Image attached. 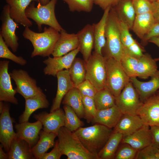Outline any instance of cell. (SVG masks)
Listing matches in <instances>:
<instances>
[{
    "label": "cell",
    "mask_w": 159,
    "mask_h": 159,
    "mask_svg": "<svg viewBox=\"0 0 159 159\" xmlns=\"http://www.w3.org/2000/svg\"><path fill=\"white\" fill-rule=\"evenodd\" d=\"M113 131L112 128L96 123L89 127H80L73 132L89 152L97 156Z\"/></svg>",
    "instance_id": "obj_1"
},
{
    "label": "cell",
    "mask_w": 159,
    "mask_h": 159,
    "mask_svg": "<svg viewBox=\"0 0 159 159\" xmlns=\"http://www.w3.org/2000/svg\"><path fill=\"white\" fill-rule=\"evenodd\" d=\"M22 35L24 38L30 41L33 46L31 57L38 56L45 57L52 54L60 33L50 26L45 27L41 33L36 32L29 27H25Z\"/></svg>",
    "instance_id": "obj_2"
},
{
    "label": "cell",
    "mask_w": 159,
    "mask_h": 159,
    "mask_svg": "<svg viewBox=\"0 0 159 159\" xmlns=\"http://www.w3.org/2000/svg\"><path fill=\"white\" fill-rule=\"evenodd\" d=\"M106 44L102 53L105 57L113 58L120 61L123 53L121 42L120 21L114 9L111 7L109 12L105 29Z\"/></svg>",
    "instance_id": "obj_3"
},
{
    "label": "cell",
    "mask_w": 159,
    "mask_h": 159,
    "mask_svg": "<svg viewBox=\"0 0 159 159\" xmlns=\"http://www.w3.org/2000/svg\"><path fill=\"white\" fill-rule=\"evenodd\" d=\"M57 137L59 149L67 159H99L85 148L73 132L64 126L60 129Z\"/></svg>",
    "instance_id": "obj_4"
},
{
    "label": "cell",
    "mask_w": 159,
    "mask_h": 159,
    "mask_svg": "<svg viewBox=\"0 0 159 159\" xmlns=\"http://www.w3.org/2000/svg\"><path fill=\"white\" fill-rule=\"evenodd\" d=\"M57 1L51 0L45 5L38 3L36 7L33 1L26 9V16L35 22L39 32L42 30L43 25H48L59 32L64 30L58 21L55 14V6Z\"/></svg>",
    "instance_id": "obj_5"
},
{
    "label": "cell",
    "mask_w": 159,
    "mask_h": 159,
    "mask_svg": "<svg viewBox=\"0 0 159 159\" xmlns=\"http://www.w3.org/2000/svg\"><path fill=\"white\" fill-rule=\"evenodd\" d=\"M85 80H89L98 91L105 88L107 79L105 57L94 51L85 62Z\"/></svg>",
    "instance_id": "obj_6"
},
{
    "label": "cell",
    "mask_w": 159,
    "mask_h": 159,
    "mask_svg": "<svg viewBox=\"0 0 159 159\" xmlns=\"http://www.w3.org/2000/svg\"><path fill=\"white\" fill-rule=\"evenodd\" d=\"M105 58L106 87L116 97L120 93L125 86L130 81V78L123 70L120 61L112 57Z\"/></svg>",
    "instance_id": "obj_7"
},
{
    "label": "cell",
    "mask_w": 159,
    "mask_h": 159,
    "mask_svg": "<svg viewBox=\"0 0 159 159\" xmlns=\"http://www.w3.org/2000/svg\"><path fill=\"white\" fill-rule=\"evenodd\" d=\"M115 105L123 114L137 115L143 102L130 81L125 86L120 93L115 97Z\"/></svg>",
    "instance_id": "obj_8"
},
{
    "label": "cell",
    "mask_w": 159,
    "mask_h": 159,
    "mask_svg": "<svg viewBox=\"0 0 159 159\" xmlns=\"http://www.w3.org/2000/svg\"><path fill=\"white\" fill-rule=\"evenodd\" d=\"M9 74L16 85L17 92L25 99L43 92L37 86L36 80L31 77L26 71L14 69Z\"/></svg>",
    "instance_id": "obj_9"
},
{
    "label": "cell",
    "mask_w": 159,
    "mask_h": 159,
    "mask_svg": "<svg viewBox=\"0 0 159 159\" xmlns=\"http://www.w3.org/2000/svg\"><path fill=\"white\" fill-rule=\"evenodd\" d=\"M2 21L0 34L5 43L14 52L18 49L19 38L16 34V30L19 24L10 16V6L7 4L4 6L1 16Z\"/></svg>",
    "instance_id": "obj_10"
},
{
    "label": "cell",
    "mask_w": 159,
    "mask_h": 159,
    "mask_svg": "<svg viewBox=\"0 0 159 159\" xmlns=\"http://www.w3.org/2000/svg\"><path fill=\"white\" fill-rule=\"evenodd\" d=\"M137 115L145 125L159 126V95L155 93L143 102Z\"/></svg>",
    "instance_id": "obj_11"
},
{
    "label": "cell",
    "mask_w": 159,
    "mask_h": 159,
    "mask_svg": "<svg viewBox=\"0 0 159 159\" xmlns=\"http://www.w3.org/2000/svg\"><path fill=\"white\" fill-rule=\"evenodd\" d=\"M9 110V105L4 104L2 109L0 111V142L7 152L12 140L17 138L16 133L13 127L14 120L10 115Z\"/></svg>",
    "instance_id": "obj_12"
},
{
    "label": "cell",
    "mask_w": 159,
    "mask_h": 159,
    "mask_svg": "<svg viewBox=\"0 0 159 159\" xmlns=\"http://www.w3.org/2000/svg\"><path fill=\"white\" fill-rule=\"evenodd\" d=\"M64 110L60 108L49 113L43 112L35 114L33 117L41 122L44 131L54 133L57 135L60 129L64 126Z\"/></svg>",
    "instance_id": "obj_13"
},
{
    "label": "cell",
    "mask_w": 159,
    "mask_h": 159,
    "mask_svg": "<svg viewBox=\"0 0 159 159\" xmlns=\"http://www.w3.org/2000/svg\"><path fill=\"white\" fill-rule=\"evenodd\" d=\"M79 52V47L62 56L53 58L48 57L43 61V63L46 65L43 70L44 74L55 76L58 72L69 69Z\"/></svg>",
    "instance_id": "obj_14"
},
{
    "label": "cell",
    "mask_w": 159,
    "mask_h": 159,
    "mask_svg": "<svg viewBox=\"0 0 159 159\" xmlns=\"http://www.w3.org/2000/svg\"><path fill=\"white\" fill-rule=\"evenodd\" d=\"M9 61H0V101L17 105L18 101L15 95L17 93L13 87L11 77L8 70Z\"/></svg>",
    "instance_id": "obj_15"
},
{
    "label": "cell",
    "mask_w": 159,
    "mask_h": 159,
    "mask_svg": "<svg viewBox=\"0 0 159 159\" xmlns=\"http://www.w3.org/2000/svg\"><path fill=\"white\" fill-rule=\"evenodd\" d=\"M14 127L17 138L26 141L32 148L39 140L43 126L39 121L37 120L34 122L27 121L16 124Z\"/></svg>",
    "instance_id": "obj_16"
},
{
    "label": "cell",
    "mask_w": 159,
    "mask_h": 159,
    "mask_svg": "<svg viewBox=\"0 0 159 159\" xmlns=\"http://www.w3.org/2000/svg\"><path fill=\"white\" fill-rule=\"evenodd\" d=\"M56 77L57 80V90L50 112L60 108L61 104L64 96L70 90L74 87L70 76L69 69L58 72Z\"/></svg>",
    "instance_id": "obj_17"
},
{
    "label": "cell",
    "mask_w": 159,
    "mask_h": 159,
    "mask_svg": "<svg viewBox=\"0 0 159 159\" xmlns=\"http://www.w3.org/2000/svg\"><path fill=\"white\" fill-rule=\"evenodd\" d=\"M151 78L150 80L147 82L140 81L136 77L130 78L142 102L159 90V70H158Z\"/></svg>",
    "instance_id": "obj_18"
},
{
    "label": "cell",
    "mask_w": 159,
    "mask_h": 159,
    "mask_svg": "<svg viewBox=\"0 0 159 159\" xmlns=\"http://www.w3.org/2000/svg\"><path fill=\"white\" fill-rule=\"evenodd\" d=\"M150 127L144 125L132 133L123 137L122 143L129 144L138 151L153 143Z\"/></svg>",
    "instance_id": "obj_19"
},
{
    "label": "cell",
    "mask_w": 159,
    "mask_h": 159,
    "mask_svg": "<svg viewBox=\"0 0 159 159\" xmlns=\"http://www.w3.org/2000/svg\"><path fill=\"white\" fill-rule=\"evenodd\" d=\"M37 0H6L10 6V15L17 23L30 27L32 23L26 16L25 11L32 1Z\"/></svg>",
    "instance_id": "obj_20"
},
{
    "label": "cell",
    "mask_w": 159,
    "mask_h": 159,
    "mask_svg": "<svg viewBox=\"0 0 159 159\" xmlns=\"http://www.w3.org/2000/svg\"><path fill=\"white\" fill-rule=\"evenodd\" d=\"M60 33V37L52 54L54 57L65 55L79 47L77 34L68 33L64 29Z\"/></svg>",
    "instance_id": "obj_21"
},
{
    "label": "cell",
    "mask_w": 159,
    "mask_h": 159,
    "mask_svg": "<svg viewBox=\"0 0 159 159\" xmlns=\"http://www.w3.org/2000/svg\"><path fill=\"white\" fill-rule=\"evenodd\" d=\"M145 125L138 115L123 114L113 131L121 133L123 137L130 135Z\"/></svg>",
    "instance_id": "obj_22"
},
{
    "label": "cell",
    "mask_w": 159,
    "mask_h": 159,
    "mask_svg": "<svg viewBox=\"0 0 159 159\" xmlns=\"http://www.w3.org/2000/svg\"><path fill=\"white\" fill-rule=\"evenodd\" d=\"M79 42L80 52L84 60L87 62L94 47V37L92 25L87 24L77 34Z\"/></svg>",
    "instance_id": "obj_23"
},
{
    "label": "cell",
    "mask_w": 159,
    "mask_h": 159,
    "mask_svg": "<svg viewBox=\"0 0 159 159\" xmlns=\"http://www.w3.org/2000/svg\"><path fill=\"white\" fill-rule=\"evenodd\" d=\"M25 108L20 116L19 122L21 123L28 121L31 115L37 110L47 108L49 105L46 95L43 92L25 99Z\"/></svg>",
    "instance_id": "obj_24"
},
{
    "label": "cell",
    "mask_w": 159,
    "mask_h": 159,
    "mask_svg": "<svg viewBox=\"0 0 159 159\" xmlns=\"http://www.w3.org/2000/svg\"><path fill=\"white\" fill-rule=\"evenodd\" d=\"M123 114L115 105L108 108L97 110L92 122L114 128Z\"/></svg>",
    "instance_id": "obj_25"
},
{
    "label": "cell",
    "mask_w": 159,
    "mask_h": 159,
    "mask_svg": "<svg viewBox=\"0 0 159 159\" xmlns=\"http://www.w3.org/2000/svg\"><path fill=\"white\" fill-rule=\"evenodd\" d=\"M111 7H109L104 10L102 16L98 22L92 24L94 37V51L101 54H102V50L106 44V24Z\"/></svg>",
    "instance_id": "obj_26"
},
{
    "label": "cell",
    "mask_w": 159,
    "mask_h": 159,
    "mask_svg": "<svg viewBox=\"0 0 159 159\" xmlns=\"http://www.w3.org/2000/svg\"><path fill=\"white\" fill-rule=\"evenodd\" d=\"M113 7L119 21L126 24L131 29L136 15L133 0H119Z\"/></svg>",
    "instance_id": "obj_27"
},
{
    "label": "cell",
    "mask_w": 159,
    "mask_h": 159,
    "mask_svg": "<svg viewBox=\"0 0 159 159\" xmlns=\"http://www.w3.org/2000/svg\"><path fill=\"white\" fill-rule=\"evenodd\" d=\"M156 23L152 12L137 15L131 29L141 40Z\"/></svg>",
    "instance_id": "obj_28"
},
{
    "label": "cell",
    "mask_w": 159,
    "mask_h": 159,
    "mask_svg": "<svg viewBox=\"0 0 159 159\" xmlns=\"http://www.w3.org/2000/svg\"><path fill=\"white\" fill-rule=\"evenodd\" d=\"M32 148L25 140L17 138L12 141L7 153L9 159H35Z\"/></svg>",
    "instance_id": "obj_29"
},
{
    "label": "cell",
    "mask_w": 159,
    "mask_h": 159,
    "mask_svg": "<svg viewBox=\"0 0 159 159\" xmlns=\"http://www.w3.org/2000/svg\"><path fill=\"white\" fill-rule=\"evenodd\" d=\"M39 136L38 142L31 149L35 158L37 159H41L49 148L54 146V140L57 137V135L54 133L47 132L41 130Z\"/></svg>",
    "instance_id": "obj_30"
},
{
    "label": "cell",
    "mask_w": 159,
    "mask_h": 159,
    "mask_svg": "<svg viewBox=\"0 0 159 159\" xmlns=\"http://www.w3.org/2000/svg\"><path fill=\"white\" fill-rule=\"evenodd\" d=\"M156 62L150 54H144L138 58L137 77L144 79L151 77L158 70Z\"/></svg>",
    "instance_id": "obj_31"
},
{
    "label": "cell",
    "mask_w": 159,
    "mask_h": 159,
    "mask_svg": "<svg viewBox=\"0 0 159 159\" xmlns=\"http://www.w3.org/2000/svg\"><path fill=\"white\" fill-rule=\"evenodd\" d=\"M62 103L70 106L80 118H84L82 96L77 87H74L67 93L64 97Z\"/></svg>",
    "instance_id": "obj_32"
},
{
    "label": "cell",
    "mask_w": 159,
    "mask_h": 159,
    "mask_svg": "<svg viewBox=\"0 0 159 159\" xmlns=\"http://www.w3.org/2000/svg\"><path fill=\"white\" fill-rule=\"evenodd\" d=\"M123 138L121 133L113 132L103 148L99 153V159H115L119 145Z\"/></svg>",
    "instance_id": "obj_33"
},
{
    "label": "cell",
    "mask_w": 159,
    "mask_h": 159,
    "mask_svg": "<svg viewBox=\"0 0 159 159\" xmlns=\"http://www.w3.org/2000/svg\"><path fill=\"white\" fill-rule=\"evenodd\" d=\"M69 70L74 87H77L85 80L86 69L84 60L75 57Z\"/></svg>",
    "instance_id": "obj_34"
},
{
    "label": "cell",
    "mask_w": 159,
    "mask_h": 159,
    "mask_svg": "<svg viewBox=\"0 0 159 159\" xmlns=\"http://www.w3.org/2000/svg\"><path fill=\"white\" fill-rule=\"evenodd\" d=\"M94 98L97 110L108 108L115 105V96L106 87L98 91Z\"/></svg>",
    "instance_id": "obj_35"
},
{
    "label": "cell",
    "mask_w": 159,
    "mask_h": 159,
    "mask_svg": "<svg viewBox=\"0 0 159 159\" xmlns=\"http://www.w3.org/2000/svg\"><path fill=\"white\" fill-rule=\"evenodd\" d=\"M65 113L64 127L70 131L74 132L84 125L73 109L69 106L64 105Z\"/></svg>",
    "instance_id": "obj_36"
},
{
    "label": "cell",
    "mask_w": 159,
    "mask_h": 159,
    "mask_svg": "<svg viewBox=\"0 0 159 159\" xmlns=\"http://www.w3.org/2000/svg\"><path fill=\"white\" fill-rule=\"evenodd\" d=\"M138 58L123 52L120 62L127 76L130 78L137 77Z\"/></svg>",
    "instance_id": "obj_37"
},
{
    "label": "cell",
    "mask_w": 159,
    "mask_h": 159,
    "mask_svg": "<svg viewBox=\"0 0 159 159\" xmlns=\"http://www.w3.org/2000/svg\"><path fill=\"white\" fill-rule=\"evenodd\" d=\"M0 57L10 59L21 66L27 63V61L21 56H17L9 49L2 36L0 35Z\"/></svg>",
    "instance_id": "obj_38"
},
{
    "label": "cell",
    "mask_w": 159,
    "mask_h": 159,
    "mask_svg": "<svg viewBox=\"0 0 159 159\" xmlns=\"http://www.w3.org/2000/svg\"><path fill=\"white\" fill-rule=\"evenodd\" d=\"M68 5L70 11L90 12L92 8L93 0H62Z\"/></svg>",
    "instance_id": "obj_39"
},
{
    "label": "cell",
    "mask_w": 159,
    "mask_h": 159,
    "mask_svg": "<svg viewBox=\"0 0 159 159\" xmlns=\"http://www.w3.org/2000/svg\"><path fill=\"white\" fill-rule=\"evenodd\" d=\"M84 108V118L87 122H92L96 115V109L94 97L88 96H82Z\"/></svg>",
    "instance_id": "obj_40"
},
{
    "label": "cell",
    "mask_w": 159,
    "mask_h": 159,
    "mask_svg": "<svg viewBox=\"0 0 159 159\" xmlns=\"http://www.w3.org/2000/svg\"><path fill=\"white\" fill-rule=\"evenodd\" d=\"M135 159H159L158 146L153 143L138 150Z\"/></svg>",
    "instance_id": "obj_41"
},
{
    "label": "cell",
    "mask_w": 159,
    "mask_h": 159,
    "mask_svg": "<svg viewBox=\"0 0 159 159\" xmlns=\"http://www.w3.org/2000/svg\"><path fill=\"white\" fill-rule=\"evenodd\" d=\"M123 145L117 150L115 157V159H135L138 150L126 143Z\"/></svg>",
    "instance_id": "obj_42"
},
{
    "label": "cell",
    "mask_w": 159,
    "mask_h": 159,
    "mask_svg": "<svg viewBox=\"0 0 159 159\" xmlns=\"http://www.w3.org/2000/svg\"><path fill=\"white\" fill-rule=\"evenodd\" d=\"M120 21L121 39L123 50L126 49L136 41L129 32L128 26L122 21Z\"/></svg>",
    "instance_id": "obj_43"
},
{
    "label": "cell",
    "mask_w": 159,
    "mask_h": 159,
    "mask_svg": "<svg viewBox=\"0 0 159 159\" xmlns=\"http://www.w3.org/2000/svg\"><path fill=\"white\" fill-rule=\"evenodd\" d=\"M136 15L152 12L153 9V2L149 0H133Z\"/></svg>",
    "instance_id": "obj_44"
},
{
    "label": "cell",
    "mask_w": 159,
    "mask_h": 159,
    "mask_svg": "<svg viewBox=\"0 0 159 159\" xmlns=\"http://www.w3.org/2000/svg\"><path fill=\"white\" fill-rule=\"evenodd\" d=\"M77 88L82 96L94 97L98 91L95 86L88 80H85Z\"/></svg>",
    "instance_id": "obj_45"
},
{
    "label": "cell",
    "mask_w": 159,
    "mask_h": 159,
    "mask_svg": "<svg viewBox=\"0 0 159 159\" xmlns=\"http://www.w3.org/2000/svg\"><path fill=\"white\" fill-rule=\"evenodd\" d=\"M144 52L143 47L136 40L128 48L123 50V52L138 58L142 56Z\"/></svg>",
    "instance_id": "obj_46"
},
{
    "label": "cell",
    "mask_w": 159,
    "mask_h": 159,
    "mask_svg": "<svg viewBox=\"0 0 159 159\" xmlns=\"http://www.w3.org/2000/svg\"><path fill=\"white\" fill-rule=\"evenodd\" d=\"M62 155L59 148L58 139L56 140L53 148L49 152L45 153L41 159H59Z\"/></svg>",
    "instance_id": "obj_47"
},
{
    "label": "cell",
    "mask_w": 159,
    "mask_h": 159,
    "mask_svg": "<svg viewBox=\"0 0 159 159\" xmlns=\"http://www.w3.org/2000/svg\"><path fill=\"white\" fill-rule=\"evenodd\" d=\"M119 0H93V3L104 10L107 8L115 6Z\"/></svg>",
    "instance_id": "obj_48"
},
{
    "label": "cell",
    "mask_w": 159,
    "mask_h": 159,
    "mask_svg": "<svg viewBox=\"0 0 159 159\" xmlns=\"http://www.w3.org/2000/svg\"><path fill=\"white\" fill-rule=\"evenodd\" d=\"M150 130L153 138V143L159 146V126H150Z\"/></svg>",
    "instance_id": "obj_49"
},
{
    "label": "cell",
    "mask_w": 159,
    "mask_h": 159,
    "mask_svg": "<svg viewBox=\"0 0 159 159\" xmlns=\"http://www.w3.org/2000/svg\"><path fill=\"white\" fill-rule=\"evenodd\" d=\"M149 38L159 36V23H155L147 34Z\"/></svg>",
    "instance_id": "obj_50"
},
{
    "label": "cell",
    "mask_w": 159,
    "mask_h": 159,
    "mask_svg": "<svg viewBox=\"0 0 159 159\" xmlns=\"http://www.w3.org/2000/svg\"><path fill=\"white\" fill-rule=\"evenodd\" d=\"M154 8L152 13L157 23H159V1L153 2Z\"/></svg>",
    "instance_id": "obj_51"
},
{
    "label": "cell",
    "mask_w": 159,
    "mask_h": 159,
    "mask_svg": "<svg viewBox=\"0 0 159 159\" xmlns=\"http://www.w3.org/2000/svg\"><path fill=\"white\" fill-rule=\"evenodd\" d=\"M148 42L155 44L159 48V36L151 38L148 40Z\"/></svg>",
    "instance_id": "obj_52"
},
{
    "label": "cell",
    "mask_w": 159,
    "mask_h": 159,
    "mask_svg": "<svg viewBox=\"0 0 159 159\" xmlns=\"http://www.w3.org/2000/svg\"><path fill=\"white\" fill-rule=\"evenodd\" d=\"M3 146L1 145L0 146V159H8V154L6 153L3 150L2 147Z\"/></svg>",
    "instance_id": "obj_53"
},
{
    "label": "cell",
    "mask_w": 159,
    "mask_h": 159,
    "mask_svg": "<svg viewBox=\"0 0 159 159\" xmlns=\"http://www.w3.org/2000/svg\"><path fill=\"white\" fill-rule=\"evenodd\" d=\"M49 0H37L38 3H40L42 5H45L47 4L49 1Z\"/></svg>",
    "instance_id": "obj_54"
},
{
    "label": "cell",
    "mask_w": 159,
    "mask_h": 159,
    "mask_svg": "<svg viewBox=\"0 0 159 159\" xmlns=\"http://www.w3.org/2000/svg\"><path fill=\"white\" fill-rule=\"evenodd\" d=\"M154 59L156 62L159 61V57L154 58Z\"/></svg>",
    "instance_id": "obj_55"
},
{
    "label": "cell",
    "mask_w": 159,
    "mask_h": 159,
    "mask_svg": "<svg viewBox=\"0 0 159 159\" xmlns=\"http://www.w3.org/2000/svg\"><path fill=\"white\" fill-rule=\"evenodd\" d=\"M151 2H153L157 1V0H149Z\"/></svg>",
    "instance_id": "obj_56"
},
{
    "label": "cell",
    "mask_w": 159,
    "mask_h": 159,
    "mask_svg": "<svg viewBox=\"0 0 159 159\" xmlns=\"http://www.w3.org/2000/svg\"><path fill=\"white\" fill-rule=\"evenodd\" d=\"M156 93L159 95V90H158L156 92Z\"/></svg>",
    "instance_id": "obj_57"
},
{
    "label": "cell",
    "mask_w": 159,
    "mask_h": 159,
    "mask_svg": "<svg viewBox=\"0 0 159 159\" xmlns=\"http://www.w3.org/2000/svg\"><path fill=\"white\" fill-rule=\"evenodd\" d=\"M157 1H159V0H157Z\"/></svg>",
    "instance_id": "obj_58"
},
{
    "label": "cell",
    "mask_w": 159,
    "mask_h": 159,
    "mask_svg": "<svg viewBox=\"0 0 159 159\" xmlns=\"http://www.w3.org/2000/svg\"><path fill=\"white\" fill-rule=\"evenodd\" d=\"M158 147H159V146H158Z\"/></svg>",
    "instance_id": "obj_59"
}]
</instances>
